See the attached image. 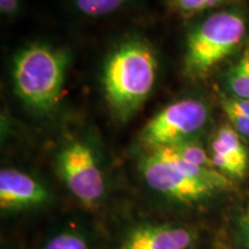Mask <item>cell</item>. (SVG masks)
Returning a JSON list of instances; mask_svg holds the SVG:
<instances>
[{
	"instance_id": "6da1fadb",
	"label": "cell",
	"mask_w": 249,
	"mask_h": 249,
	"mask_svg": "<svg viewBox=\"0 0 249 249\" xmlns=\"http://www.w3.org/2000/svg\"><path fill=\"white\" fill-rule=\"evenodd\" d=\"M157 57L150 44L140 38L121 42L107 55L102 83L114 118L126 123L136 114L154 90Z\"/></svg>"
},
{
	"instance_id": "7a4b0ae2",
	"label": "cell",
	"mask_w": 249,
	"mask_h": 249,
	"mask_svg": "<svg viewBox=\"0 0 249 249\" xmlns=\"http://www.w3.org/2000/svg\"><path fill=\"white\" fill-rule=\"evenodd\" d=\"M70 64L66 49L43 43L24 46L15 54L12 66L15 95L31 111L49 113L60 101Z\"/></svg>"
},
{
	"instance_id": "3957f363",
	"label": "cell",
	"mask_w": 249,
	"mask_h": 249,
	"mask_svg": "<svg viewBox=\"0 0 249 249\" xmlns=\"http://www.w3.org/2000/svg\"><path fill=\"white\" fill-rule=\"evenodd\" d=\"M247 33V20L240 8L213 12L194 24L186 42L185 71L203 77L240 45Z\"/></svg>"
},
{
	"instance_id": "277c9868",
	"label": "cell",
	"mask_w": 249,
	"mask_h": 249,
	"mask_svg": "<svg viewBox=\"0 0 249 249\" xmlns=\"http://www.w3.org/2000/svg\"><path fill=\"white\" fill-rule=\"evenodd\" d=\"M210 118V107L202 99H178L144 124L140 139L148 150L191 141L207 127Z\"/></svg>"
},
{
	"instance_id": "5b68a950",
	"label": "cell",
	"mask_w": 249,
	"mask_h": 249,
	"mask_svg": "<svg viewBox=\"0 0 249 249\" xmlns=\"http://www.w3.org/2000/svg\"><path fill=\"white\" fill-rule=\"evenodd\" d=\"M55 165L71 194L87 207H93L105 193V180L88 143L74 140L58 151Z\"/></svg>"
},
{
	"instance_id": "8992f818",
	"label": "cell",
	"mask_w": 249,
	"mask_h": 249,
	"mask_svg": "<svg viewBox=\"0 0 249 249\" xmlns=\"http://www.w3.org/2000/svg\"><path fill=\"white\" fill-rule=\"evenodd\" d=\"M140 171L152 191L182 203L198 202L216 191L151 150H148L140 160Z\"/></svg>"
},
{
	"instance_id": "52a82bcc",
	"label": "cell",
	"mask_w": 249,
	"mask_h": 249,
	"mask_svg": "<svg viewBox=\"0 0 249 249\" xmlns=\"http://www.w3.org/2000/svg\"><path fill=\"white\" fill-rule=\"evenodd\" d=\"M49 192L29 174L15 169L0 171V208L18 210L37 207L49 200Z\"/></svg>"
},
{
	"instance_id": "ba28073f",
	"label": "cell",
	"mask_w": 249,
	"mask_h": 249,
	"mask_svg": "<svg viewBox=\"0 0 249 249\" xmlns=\"http://www.w3.org/2000/svg\"><path fill=\"white\" fill-rule=\"evenodd\" d=\"M211 160L214 167L225 176L244 178L248 170L249 157L241 136L229 124L214 134L211 142Z\"/></svg>"
},
{
	"instance_id": "9c48e42d",
	"label": "cell",
	"mask_w": 249,
	"mask_h": 249,
	"mask_svg": "<svg viewBox=\"0 0 249 249\" xmlns=\"http://www.w3.org/2000/svg\"><path fill=\"white\" fill-rule=\"evenodd\" d=\"M194 236L185 227L142 226L130 232L119 249H189Z\"/></svg>"
},
{
	"instance_id": "30bf717a",
	"label": "cell",
	"mask_w": 249,
	"mask_h": 249,
	"mask_svg": "<svg viewBox=\"0 0 249 249\" xmlns=\"http://www.w3.org/2000/svg\"><path fill=\"white\" fill-rule=\"evenodd\" d=\"M136 0H68L74 13L87 18H101L123 11Z\"/></svg>"
},
{
	"instance_id": "8fae6325",
	"label": "cell",
	"mask_w": 249,
	"mask_h": 249,
	"mask_svg": "<svg viewBox=\"0 0 249 249\" xmlns=\"http://www.w3.org/2000/svg\"><path fill=\"white\" fill-rule=\"evenodd\" d=\"M167 148H170L173 152H176L177 155L189 163L204 167V169H216L213 160H211V156L208 155L207 151L195 142V140L169 145Z\"/></svg>"
},
{
	"instance_id": "7c38bea8",
	"label": "cell",
	"mask_w": 249,
	"mask_h": 249,
	"mask_svg": "<svg viewBox=\"0 0 249 249\" xmlns=\"http://www.w3.org/2000/svg\"><path fill=\"white\" fill-rule=\"evenodd\" d=\"M230 0H165L167 7L183 17H193L225 5Z\"/></svg>"
},
{
	"instance_id": "4fadbf2b",
	"label": "cell",
	"mask_w": 249,
	"mask_h": 249,
	"mask_svg": "<svg viewBox=\"0 0 249 249\" xmlns=\"http://www.w3.org/2000/svg\"><path fill=\"white\" fill-rule=\"evenodd\" d=\"M226 80L232 98L249 99V77L240 59L230 68Z\"/></svg>"
},
{
	"instance_id": "5bb4252c",
	"label": "cell",
	"mask_w": 249,
	"mask_h": 249,
	"mask_svg": "<svg viewBox=\"0 0 249 249\" xmlns=\"http://www.w3.org/2000/svg\"><path fill=\"white\" fill-rule=\"evenodd\" d=\"M222 108L225 112V114L229 118L231 127L235 130L241 138L249 139V118L246 117L244 113L233 107L226 97L222 98Z\"/></svg>"
},
{
	"instance_id": "9a60e30c",
	"label": "cell",
	"mask_w": 249,
	"mask_h": 249,
	"mask_svg": "<svg viewBox=\"0 0 249 249\" xmlns=\"http://www.w3.org/2000/svg\"><path fill=\"white\" fill-rule=\"evenodd\" d=\"M44 249H89L87 242L80 235L65 232L53 236Z\"/></svg>"
},
{
	"instance_id": "2e32d148",
	"label": "cell",
	"mask_w": 249,
	"mask_h": 249,
	"mask_svg": "<svg viewBox=\"0 0 249 249\" xmlns=\"http://www.w3.org/2000/svg\"><path fill=\"white\" fill-rule=\"evenodd\" d=\"M21 9V0H0V12L6 18H17Z\"/></svg>"
},
{
	"instance_id": "e0dca14e",
	"label": "cell",
	"mask_w": 249,
	"mask_h": 249,
	"mask_svg": "<svg viewBox=\"0 0 249 249\" xmlns=\"http://www.w3.org/2000/svg\"><path fill=\"white\" fill-rule=\"evenodd\" d=\"M230 104L236 110H239L241 113H244L246 117L249 118V99H235V98H227Z\"/></svg>"
},
{
	"instance_id": "ac0fdd59",
	"label": "cell",
	"mask_w": 249,
	"mask_h": 249,
	"mask_svg": "<svg viewBox=\"0 0 249 249\" xmlns=\"http://www.w3.org/2000/svg\"><path fill=\"white\" fill-rule=\"evenodd\" d=\"M242 230H244L246 239L249 242V209L247 213H246L245 217L242 218Z\"/></svg>"
},
{
	"instance_id": "d6986e66",
	"label": "cell",
	"mask_w": 249,
	"mask_h": 249,
	"mask_svg": "<svg viewBox=\"0 0 249 249\" xmlns=\"http://www.w3.org/2000/svg\"><path fill=\"white\" fill-rule=\"evenodd\" d=\"M240 60L242 61V64H244V66L246 68V71H247V75L249 77V46L244 51V53H242Z\"/></svg>"
}]
</instances>
